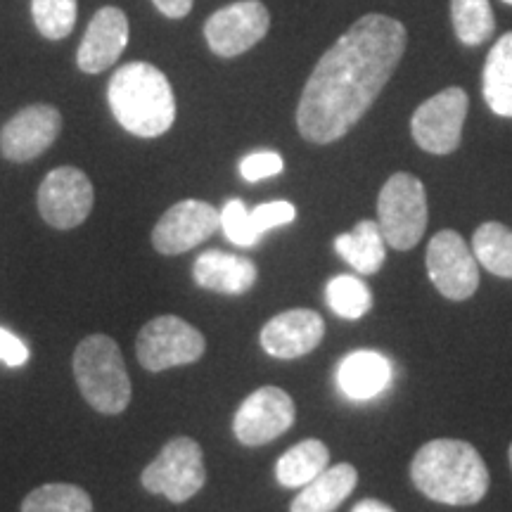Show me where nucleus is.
<instances>
[{"label":"nucleus","mask_w":512,"mask_h":512,"mask_svg":"<svg viewBox=\"0 0 512 512\" xmlns=\"http://www.w3.org/2000/svg\"><path fill=\"white\" fill-rule=\"evenodd\" d=\"M406 27L387 15H366L320 57L297 107L302 138L328 145L361 121L406 50Z\"/></svg>","instance_id":"nucleus-1"},{"label":"nucleus","mask_w":512,"mask_h":512,"mask_svg":"<svg viewBox=\"0 0 512 512\" xmlns=\"http://www.w3.org/2000/svg\"><path fill=\"white\" fill-rule=\"evenodd\" d=\"M413 484L430 501L475 505L489 491V470L472 444L460 439H434L415 453Z\"/></svg>","instance_id":"nucleus-2"},{"label":"nucleus","mask_w":512,"mask_h":512,"mask_svg":"<svg viewBox=\"0 0 512 512\" xmlns=\"http://www.w3.org/2000/svg\"><path fill=\"white\" fill-rule=\"evenodd\" d=\"M107 102L121 128L138 138L164 136L176 121L174 88L150 62L119 67L107 86Z\"/></svg>","instance_id":"nucleus-3"},{"label":"nucleus","mask_w":512,"mask_h":512,"mask_svg":"<svg viewBox=\"0 0 512 512\" xmlns=\"http://www.w3.org/2000/svg\"><path fill=\"white\" fill-rule=\"evenodd\" d=\"M74 377L88 406L98 413L119 415L131 403V377L119 344L107 335L86 337L74 351Z\"/></svg>","instance_id":"nucleus-4"},{"label":"nucleus","mask_w":512,"mask_h":512,"mask_svg":"<svg viewBox=\"0 0 512 512\" xmlns=\"http://www.w3.org/2000/svg\"><path fill=\"white\" fill-rule=\"evenodd\" d=\"M377 226L396 252L418 245L427 228V192L420 178L399 171L384 183L377 197Z\"/></svg>","instance_id":"nucleus-5"},{"label":"nucleus","mask_w":512,"mask_h":512,"mask_svg":"<svg viewBox=\"0 0 512 512\" xmlns=\"http://www.w3.org/2000/svg\"><path fill=\"white\" fill-rule=\"evenodd\" d=\"M140 484L145 491L169 498L171 503L190 501L207 484L202 446L190 437L169 439L159 456L143 470Z\"/></svg>","instance_id":"nucleus-6"},{"label":"nucleus","mask_w":512,"mask_h":512,"mask_svg":"<svg viewBox=\"0 0 512 512\" xmlns=\"http://www.w3.org/2000/svg\"><path fill=\"white\" fill-rule=\"evenodd\" d=\"M207 349L204 335L195 325L178 316H159L140 330L136 339V356L140 366L150 373L190 366L200 361Z\"/></svg>","instance_id":"nucleus-7"},{"label":"nucleus","mask_w":512,"mask_h":512,"mask_svg":"<svg viewBox=\"0 0 512 512\" xmlns=\"http://www.w3.org/2000/svg\"><path fill=\"white\" fill-rule=\"evenodd\" d=\"M470 98L463 88H446L415 110L411 119L413 140L430 155H451L458 150Z\"/></svg>","instance_id":"nucleus-8"},{"label":"nucleus","mask_w":512,"mask_h":512,"mask_svg":"<svg viewBox=\"0 0 512 512\" xmlns=\"http://www.w3.org/2000/svg\"><path fill=\"white\" fill-rule=\"evenodd\" d=\"M93 204V183L76 166L53 169L38 188V211L43 221L57 230L79 228L93 211Z\"/></svg>","instance_id":"nucleus-9"},{"label":"nucleus","mask_w":512,"mask_h":512,"mask_svg":"<svg viewBox=\"0 0 512 512\" xmlns=\"http://www.w3.org/2000/svg\"><path fill=\"white\" fill-rule=\"evenodd\" d=\"M479 261L456 230H439L427 247V273L434 287L453 302L470 299L479 287Z\"/></svg>","instance_id":"nucleus-10"},{"label":"nucleus","mask_w":512,"mask_h":512,"mask_svg":"<svg viewBox=\"0 0 512 512\" xmlns=\"http://www.w3.org/2000/svg\"><path fill=\"white\" fill-rule=\"evenodd\" d=\"M271 29V15L261 0H240L214 12L204 24V38L214 55L238 57L254 48Z\"/></svg>","instance_id":"nucleus-11"},{"label":"nucleus","mask_w":512,"mask_h":512,"mask_svg":"<svg viewBox=\"0 0 512 512\" xmlns=\"http://www.w3.org/2000/svg\"><path fill=\"white\" fill-rule=\"evenodd\" d=\"M292 396L280 387H261L240 403L233 420V432L240 444L264 446L283 437L294 422Z\"/></svg>","instance_id":"nucleus-12"},{"label":"nucleus","mask_w":512,"mask_h":512,"mask_svg":"<svg viewBox=\"0 0 512 512\" xmlns=\"http://www.w3.org/2000/svg\"><path fill=\"white\" fill-rule=\"evenodd\" d=\"M221 228V211L202 200H183L166 209L152 230L159 254L178 256L207 242Z\"/></svg>","instance_id":"nucleus-13"},{"label":"nucleus","mask_w":512,"mask_h":512,"mask_svg":"<svg viewBox=\"0 0 512 512\" xmlns=\"http://www.w3.org/2000/svg\"><path fill=\"white\" fill-rule=\"evenodd\" d=\"M62 131V114L53 105H29L0 131V152L8 162L24 164L41 157Z\"/></svg>","instance_id":"nucleus-14"},{"label":"nucleus","mask_w":512,"mask_h":512,"mask_svg":"<svg viewBox=\"0 0 512 512\" xmlns=\"http://www.w3.org/2000/svg\"><path fill=\"white\" fill-rule=\"evenodd\" d=\"M128 46L126 12L114 5L100 8L88 22L81 46L76 50V64L83 74H100L119 60Z\"/></svg>","instance_id":"nucleus-15"},{"label":"nucleus","mask_w":512,"mask_h":512,"mask_svg":"<svg viewBox=\"0 0 512 512\" xmlns=\"http://www.w3.org/2000/svg\"><path fill=\"white\" fill-rule=\"evenodd\" d=\"M325 323L311 309H292L268 320L261 330V347L268 356L292 361L311 354L323 342Z\"/></svg>","instance_id":"nucleus-16"},{"label":"nucleus","mask_w":512,"mask_h":512,"mask_svg":"<svg viewBox=\"0 0 512 512\" xmlns=\"http://www.w3.org/2000/svg\"><path fill=\"white\" fill-rule=\"evenodd\" d=\"M294 216H297V209L285 200L259 204L254 209H247L242 200H230L221 209V228L233 245L254 247L261 235L271 228L287 226L294 221Z\"/></svg>","instance_id":"nucleus-17"},{"label":"nucleus","mask_w":512,"mask_h":512,"mask_svg":"<svg viewBox=\"0 0 512 512\" xmlns=\"http://www.w3.org/2000/svg\"><path fill=\"white\" fill-rule=\"evenodd\" d=\"M256 264L240 254H228L221 249H209L197 256L192 266V278L202 290L221 294H245L256 283Z\"/></svg>","instance_id":"nucleus-18"},{"label":"nucleus","mask_w":512,"mask_h":512,"mask_svg":"<svg viewBox=\"0 0 512 512\" xmlns=\"http://www.w3.org/2000/svg\"><path fill=\"white\" fill-rule=\"evenodd\" d=\"M337 380L351 401L375 399L392 382V363L377 351H354L339 363Z\"/></svg>","instance_id":"nucleus-19"},{"label":"nucleus","mask_w":512,"mask_h":512,"mask_svg":"<svg viewBox=\"0 0 512 512\" xmlns=\"http://www.w3.org/2000/svg\"><path fill=\"white\" fill-rule=\"evenodd\" d=\"M358 472L354 465L339 463L302 486L290 505V512H335L356 489Z\"/></svg>","instance_id":"nucleus-20"},{"label":"nucleus","mask_w":512,"mask_h":512,"mask_svg":"<svg viewBox=\"0 0 512 512\" xmlns=\"http://www.w3.org/2000/svg\"><path fill=\"white\" fill-rule=\"evenodd\" d=\"M482 88L489 110L512 119V31L498 38L486 57Z\"/></svg>","instance_id":"nucleus-21"},{"label":"nucleus","mask_w":512,"mask_h":512,"mask_svg":"<svg viewBox=\"0 0 512 512\" xmlns=\"http://www.w3.org/2000/svg\"><path fill=\"white\" fill-rule=\"evenodd\" d=\"M328 463V446L318 439H304L280 456L278 465H275V477L287 489H302L318 475H323L328 470Z\"/></svg>","instance_id":"nucleus-22"},{"label":"nucleus","mask_w":512,"mask_h":512,"mask_svg":"<svg viewBox=\"0 0 512 512\" xmlns=\"http://www.w3.org/2000/svg\"><path fill=\"white\" fill-rule=\"evenodd\" d=\"M384 245H387V242H384V235L380 226H377V221L356 223V228L351 230V233L339 235L335 240L339 256H342L351 268H356V271L366 275L380 271V266L384 264V256H387Z\"/></svg>","instance_id":"nucleus-23"},{"label":"nucleus","mask_w":512,"mask_h":512,"mask_svg":"<svg viewBox=\"0 0 512 512\" xmlns=\"http://www.w3.org/2000/svg\"><path fill=\"white\" fill-rule=\"evenodd\" d=\"M472 252L486 271L512 278V230L498 221L482 223L472 235Z\"/></svg>","instance_id":"nucleus-24"},{"label":"nucleus","mask_w":512,"mask_h":512,"mask_svg":"<svg viewBox=\"0 0 512 512\" xmlns=\"http://www.w3.org/2000/svg\"><path fill=\"white\" fill-rule=\"evenodd\" d=\"M453 29L465 46H482L496 31L489 0H451Z\"/></svg>","instance_id":"nucleus-25"},{"label":"nucleus","mask_w":512,"mask_h":512,"mask_svg":"<svg viewBox=\"0 0 512 512\" xmlns=\"http://www.w3.org/2000/svg\"><path fill=\"white\" fill-rule=\"evenodd\" d=\"M22 512H93L88 491L76 484H43L22 501Z\"/></svg>","instance_id":"nucleus-26"},{"label":"nucleus","mask_w":512,"mask_h":512,"mask_svg":"<svg viewBox=\"0 0 512 512\" xmlns=\"http://www.w3.org/2000/svg\"><path fill=\"white\" fill-rule=\"evenodd\" d=\"M325 299L328 306L337 316L347 320L363 318L373 306V294H370L368 285L363 283L356 275H337L332 278L328 287H325Z\"/></svg>","instance_id":"nucleus-27"},{"label":"nucleus","mask_w":512,"mask_h":512,"mask_svg":"<svg viewBox=\"0 0 512 512\" xmlns=\"http://www.w3.org/2000/svg\"><path fill=\"white\" fill-rule=\"evenodd\" d=\"M31 15L43 38L62 41L76 27L79 5L76 0H31Z\"/></svg>","instance_id":"nucleus-28"},{"label":"nucleus","mask_w":512,"mask_h":512,"mask_svg":"<svg viewBox=\"0 0 512 512\" xmlns=\"http://www.w3.org/2000/svg\"><path fill=\"white\" fill-rule=\"evenodd\" d=\"M283 169H285V159L280 157L278 152H271V150L254 152V155H249L240 162V174L247 183H256V181H264V178L278 176Z\"/></svg>","instance_id":"nucleus-29"},{"label":"nucleus","mask_w":512,"mask_h":512,"mask_svg":"<svg viewBox=\"0 0 512 512\" xmlns=\"http://www.w3.org/2000/svg\"><path fill=\"white\" fill-rule=\"evenodd\" d=\"M0 361L8 368H22L29 361L27 344L5 328H0Z\"/></svg>","instance_id":"nucleus-30"},{"label":"nucleus","mask_w":512,"mask_h":512,"mask_svg":"<svg viewBox=\"0 0 512 512\" xmlns=\"http://www.w3.org/2000/svg\"><path fill=\"white\" fill-rule=\"evenodd\" d=\"M152 3L169 19H183L192 10V0H152Z\"/></svg>","instance_id":"nucleus-31"},{"label":"nucleus","mask_w":512,"mask_h":512,"mask_svg":"<svg viewBox=\"0 0 512 512\" xmlns=\"http://www.w3.org/2000/svg\"><path fill=\"white\" fill-rule=\"evenodd\" d=\"M351 512H396V510L389 508L387 503H380V501H375V498H368V501L358 503Z\"/></svg>","instance_id":"nucleus-32"},{"label":"nucleus","mask_w":512,"mask_h":512,"mask_svg":"<svg viewBox=\"0 0 512 512\" xmlns=\"http://www.w3.org/2000/svg\"><path fill=\"white\" fill-rule=\"evenodd\" d=\"M508 456H510V467H512V444H510V453H508Z\"/></svg>","instance_id":"nucleus-33"},{"label":"nucleus","mask_w":512,"mask_h":512,"mask_svg":"<svg viewBox=\"0 0 512 512\" xmlns=\"http://www.w3.org/2000/svg\"><path fill=\"white\" fill-rule=\"evenodd\" d=\"M503 3H508V5H512V0H503Z\"/></svg>","instance_id":"nucleus-34"}]
</instances>
